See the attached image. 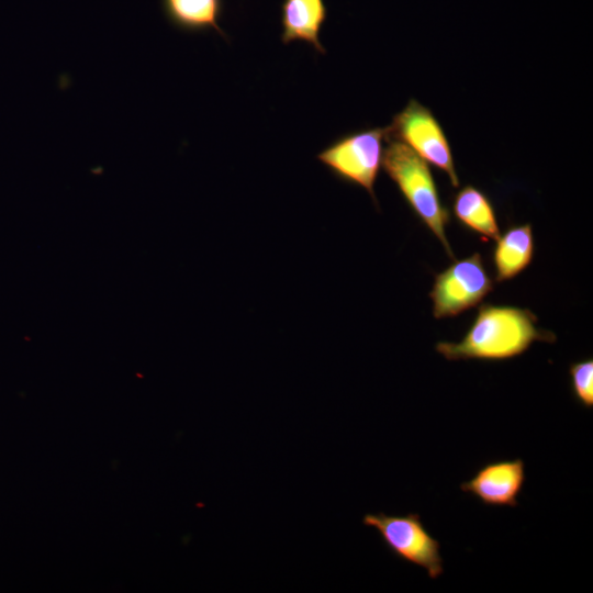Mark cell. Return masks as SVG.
I'll return each instance as SVG.
<instances>
[{
	"instance_id": "cell-1",
	"label": "cell",
	"mask_w": 593,
	"mask_h": 593,
	"mask_svg": "<svg viewBox=\"0 0 593 593\" xmlns=\"http://www.w3.org/2000/svg\"><path fill=\"white\" fill-rule=\"evenodd\" d=\"M535 342L553 343L556 336L537 327V317L533 312L515 306L484 304L460 342H439L435 350L450 361H502L521 356Z\"/></svg>"
},
{
	"instance_id": "cell-2",
	"label": "cell",
	"mask_w": 593,
	"mask_h": 593,
	"mask_svg": "<svg viewBox=\"0 0 593 593\" xmlns=\"http://www.w3.org/2000/svg\"><path fill=\"white\" fill-rule=\"evenodd\" d=\"M387 141L383 169L414 213L441 243L447 255L455 259L445 230L449 223V212L440 201L428 163L402 142L389 137Z\"/></svg>"
},
{
	"instance_id": "cell-3",
	"label": "cell",
	"mask_w": 593,
	"mask_h": 593,
	"mask_svg": "<svg viewBox=\"0 0 593 593\" xmlns=\"http://www.w3.org/2000/svg\"><path fill=\"white\" fill-rule=\"evenodd\" d=\"M387 138L388 127L350 132L335 139L316 158L337 178L363 188L376 201L374 182Z\"/></svg>"
},
{
	"instance_id": "cell-4",
	"label": "cell",
	"mask_w": 593,
	"mask_h": 593,
	"mask_svg": "<svg viewBox=\"0 0 593 593\" xmlns=\"http://www.w3.org/2000/svg\"><path fill=\"white\" fill-rule=\"evenodd\" d=\"M362 524L376 529L387 549L398 559L423 568L432 580L443 574L440 544L425 528L418 514L368 513L362 517Z\"/></svg>"
},
{
	"instance_id": "cell-5",
	"label": "cell",
	"mask_w": 593,
	"mask_h": 593,
	"mask_svg": "<svg viewBox=\"0 0 593 593\" xmlns=\"http://www.w3.org/2000/svg\"><path fill=\"white\" fill-rule=\"evenodd\" d=\"M387 127L389 138L409 146L425 161L443 170L454 187H459L450 144L428 108L412 99Z\"/></svg>"
},
{
	"instance_id": "cell-6",
	"label": "cell",
	"mask_w": 593,
	"mask_h": 593,
	"mask_svg": "<svg viewBox=\"0 0 593 593\" xmlns=\"http://www.w3.org/2000/svg\"><path fill=\"white\" fill-rule=\"evenodd\" d=\"M493 289L481 255L455 260L435 277L429 293L436 318L452 317L479 304Z\"/></svg>"
},
{
	"instance_id": "cell-7",
	"label": "cell",
	"mask_w": 593,
	"mask_h": 593,
	"mask_svg": "<svg viewBox=\"0 0 593 593\" xmlns=\"http://www.w3.org/2000/svg\"><path fill=\"white\" fill-rule=\"evenodd\" d=\"M525 481V462L515 458L483 465L459 488L485 506L516 507Z\"/></svg>"
},
{
	"instance_id": "cell-8",
	"label": "cell",
	"mask_w": 593,
	"mask_h": 593,
	"mask_svg": "<svg viewBox=\"0 0 593 593\" xmlns=\"http://www.w3.org/2000/svg\"><path fill=\"white\" fill-rule=\"evenodd\" d=\"M327 15L328 10L324 0H282V43L304 42L312 45L318 53L325 54V48L320 41V32Z\"/></svg>"
},
{
	"instance_id": "cell-9",
	"label": "cell",
	"mask_w": 593,
	"mask_h": 593,
	"mask_svg": "<svg viewBox=\"0 0 593 593\" xmlns=\"http://www.w3.org/2000/svg\"><path fill=\"white\" fill-rule=\"evenodd\" d=\"M166 20L184 33H204L213 30L227 40L220 25L224 0H160Z\"/></svg>"
},
{
	"instance_id": "cell-10",
	"label": "cell",
	"mask_w": 593,
	"mask_h": 593,
	"mask_svg": "<svg viewBox=\"0 0 593 593\" xmlns=\"http://www.w3.org/2000/svg\"><path fill=\"white\" fill-rule=\"evenodd\" d=\"M533 255L534 237L530 224L507 228L496 239L493 253L495 280L502 282L516 277L530 264Z\"/></svg>"
},
{
	"instance_id": "cell-11",
	"label": "cell",
	"mask_w": 593,
	"mask_h": 593,
	"mask_svg": "<svg viewBox=\"0 0 593 593\" xmlns=\"http://www.w3.org/2000/svg\"><path fill=\"white\" fill-rule=\"evenodd\" d=\"M452 212L463 226L478 233L482 238L496 240L500 237L492 202L477 187L466 186L456 193Z\"/></svg>"
},
{
	"instance_id": "cell-12",
	"label": "cell",
	"mask_w": 593,
	"mask_h": 593,
	"mask_svg": "<svg viewBox=\"0 0 593 593\" xmlns=\"http://www.w3.org/2000/svg\"><path fill=\"white\" fill-rule=\"evenodd\" d=\"M571 391L574 400L585 409L593 407V360L572 362L569 367Z\"/></svg>"
}]
</instances>
